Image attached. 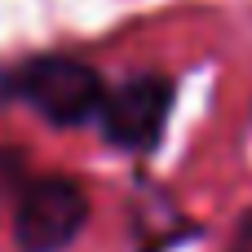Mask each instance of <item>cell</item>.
Segmentation results:
<instances>
[{"label":"cell","mask_w":252,"mask_h":252,"mask_svg":"<svg viewBox=\"0 0 252 252\" xmlns=\"http://www.w3.org/2000/svg\"><path fill=\"white\" fill-rule=\"evenodd\" d=\"M106 84L97 66L71 53H31L22 62L0 66V106L22 102L53 128H80L97 115Z\"/></svg>","instance_id":"cell-1"},{"label":"cell","mask_w":252,"mask_h":252,"mask_svg":"<svg viewBox=\"0 0 252 252\" xmlns=\"http://www.w3.org/2000/svg\"><path fill=\"white\" fill-rule=\"evenodd\" d=\"M173 106H177V80L164 71H137L102 93L93 124L106 146L124 155H151L168 133Z\"/></svg>","instance_id":"cell-2"},{"label":"cell","mask_w":252,"mask_h":252,"mask_svg":"<svg viewBox=\"0 0 252 252\" xmlns=\"http://www.w3.org/2000/svg\"><path fill=\"white\" fill-rule=\"evenodd\" d=\"M89 190L66 173L27 177L13 195L18 252H66L89 226Z\"/></svg>","instance_id":"cell-3"},{"label":"cell","mask_w":252,"mask_h":252,"mask_svg":"<svg viewBox=\"0 0 252 252\" xmlns=\"http://www.w3.org/2000/svg\"><path fill=\"white\" fill-rule=\"evenodd\" d=\"M146 195H151V208H137V217H133L137 252H173L177 244H182L173 230L204 235V226H199V221H190V217L168 199V190H151V186H146Z\"/></svg>","instance_id":"cell-4"},{"label":"cell","mask_w":252,"mask_h":252,"mask_svg":"<svg viewBox=\"0 0 252 252\" xmlns=\"http://www.w3.org/2000/svg\"><path fill=\"white\" fill-rule=\"evenodd\" d=\"M22 182H27V155L13 146H0V195H18Z\"/></svg>","instance_id":"cell-5"},{"label":"cell","mask_w":252,"mask_h":252,"mask_svg":"<svg viewBox=\"0 0 252 252\" xmlns=\"http://www.w3.org/2000/svg\"><path fill=\"white\" fill-rule=\"evenodd\" d=\"M226 252H252V204L239 213L235 235H230V248H226Z\"/></svg>","instance_id":"cell-6"}]
</instances>
